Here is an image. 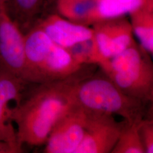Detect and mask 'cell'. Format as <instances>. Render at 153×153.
<instances>
[{
    "label": "cell",
    "mask_w": 153,
    "mask_h": 153,
    "mask_svg": "<svg viewBox=\"0 0 153 153\" xmlns=\"http://www.w3.org/2000/svg\"><path fill=\"white\" fill-rule=\"evenodd\" d=\"M39 85L27 98L9 110L21 146L45 144L56 121L73 105L66 95L63 81Z\"/></svg>",
    "instance_id": "6da1fadb"
},
{
    "label": "cell",
    "mask_w": 153,
    "mask_h": 153,
    "mask_svg": "<svg viewBox=\"0 0 153 153\" xmlns=\"http://www.w3.org/2000/svg\"><path fill=\"white\" fill-rule=\"evenodd\" d=\"M63 83L71 104L86 111L118 115L128 123L141 120L146 115L147 104L123 93L105 75L79 80L74 76Z\"/></svg>",
    "instance_id": "7a4b0ae2"
},
{
    "label": "cell",
    "mask_w": 153,
    "mask_h": 153,
    "mask_svg": "<svg viewBox=\"0 0 153 153\" xmlns=\"http://www.w3.org/2000/svg\"><path fill=\"white\" fill-rule=\"evenodd\" d=\"M25 64L21 79L26 83L64 81L75 76L83 67L38 25L25 34Z\"/></svg>",
    "instance_id": "3957f363"
},
{
    "label": "cell",
    "mask_w": 153,
    "mask_h": 153,
    "mask_svg": "<svg viewBox=\"0 0 153 153\" xmlns=\"http://www.w3.org/2000/svg\"><path fill=\"white\" fill-rule=\"evenodd\" d=\"M150 56L135 43L99 66L123 93L145 104H151L153 64Z\"/></svg>",
    "instance_id": "277c9868"
},
{
    "label": "cell",
    "mask_w": 153,
    "mask_h": 153,
    "mask_svg": "<svg viewBox=\"0 0 153 153\" xmlns=\"http://www.w3.org/2000/svg\"><path fill=\"white\" fill-rule=\"evenodd\" d=\"M86 121V112L73 105L56 121L45 143L44 153H76L83 138Z\"/></svg>",
    "instance_id": "5b68a950"
},
{
    "label": "cell",
    "mask_w": 153,
    "mask_h": 153,
    "mask_svg": "<svg viewBox=\"0 0 153 153\" xmlns=\"http://www.w3.org/2000/svg\"><path fill=\"white\" fill-rule=\"evenodd\" d=\"M85 111L87 121L85 134L75 153H111L126 121L119 123L113 115Z\"/></svg>",
    "instance_id": "8992f818"
},
{
    "label": "cell",
    "mask_w": 153,
    "mask_h": 153,
    "mask_svg": "<svg viewBox=\"0 0 153 153\" xmlns=\"http://www.w3.org/2000/svg\"><path fill=\"white\" fill-rule=\"evenodd\" d=\"M25 64V34L0 5V68L21 78Z\"/></svg>",
    "instance_id": "52a82bcc"
},
{
    "label": "cell",
    "mask_w": 153,
    "mask_h": 153,
    "mask_svg": "<svg viewBox=\"0 0 153 153\" xmlns=\"http://www.w3.org/2000/svg\"><path fill=\"white\" fill-rule=\"evenodd\" d=\"M93 29L102 59L99 65L136 43L130 21L124 16L97 22L93 25Z\"/></svg>",
    "instance_id": "ba28073f"
},
{
    "label": "cell",
    "mask_w": 153,
    "mask_h": 153,
    "mask_svg": "<svg viewBox=\"0 0 153 153\" xmlns=\"http://www.w3.org/2000/svg\"><path fill=\"white\" fill-rule=\"evenodd\" d=\"M19 77L0 68V141L9 145L15 153H22L13 122L9 117V103L19 102L24 84Z\"/></svg>",
    "instance_id": "9c48e42d"
},
{
    "label": "cell",
    "mask_w": 153,
    "mask_h": 153,
    "mask_svg": "<svg viewBox=\"0 0 153 153\" xmlns=\"http://www.w3.org/2000/svg\"><path fill=\"white\" fill-rule=\"evenodd\" d=\"M38 25L55 43L65 48L94 36L93 28L71 22L57 14L50 15Z\"/></svg>",
    "instance_id": "30bf717a"
},
{
    "label": "cell",
    "mask_w": 153,
    "mask_h": 153,
    "mask_svg": "<svg viewBox=\"0 0 153 153\" xmlns=\"http://www.w3.org/2000/svg\"><path fill=\"white\" fill-rule=\"evenodd\" d=\"M129 14L133 33L138 39L141 47L153 55V0H146Z\"/></svg>",
    "instance_id": "8fae6325"
},
{
    "label": "cell",
    "mask_w": 153,
    "mask_h": 153,
    "mask_svg": "<svg viewBox=\"0 0 153 153\" xmlns=\"http://www.w3.org/2000/svg\"><path fill=\"white\" fill-rule=\"evenodd\" d=\"M60 16L77 24L87 26L98 22L95 0H56Z\"/></svg>",
    "instance_id": "7c38bea8"
},
{
    "label": "cell",
    "mask_w": 153,
    "mask_h": 153,
    "mask_svg": "<svg viewBox=\"0 0 153 153\" xmlns=\"http://www.w3.org/2000/svg\"><path fill=\"white\" fill-rule=\"evenodd\" d=\"M9 1L11 9L9 13L22 30L30 27L41 11L44 0H7V2Z\"/></svg>",
    "instance_id": "4fadbf2b"
},
{
    "label": "cell",
    "mask_w": 153,
    "mask_h": 153,
    "mask_svg": "<svg viewBox=\"0 0 153 153\" xmlns=\"http://www.w3.org/2000/svg\"><path fill=\"white\" fill-rule=\"evenodd\" d=\"M146 0L124 2L120 0H95L98 22L124 16L142 5Z\"/></svg>",
    "instance_id": "5bb4252c"
},
{
    "label": "cell",
    "mask_w": 153,
    "mask_h": 153,
    "mask_svg": "<svg viewBox=\"0 0 153 153\" xmlns=\"http://www.w3.org/2000/svg\"><path fill=\"white\" fill-rule=\"evenodd\" d=\"M139 121L133 123L126 122L111 153H145L138 133Z\"/></svg>",
    "instance_id": "9a60e30c"
},
{
    "label": "cell",
    "mask_w": 153,
    "mask_h": 153,
    "mask_svg": "<svg viewBox=\"0 0 153 153\" xmlns=\"http://www.w3.org/2000/svg\"><path fill=\"white\" fill-rule=\"evenodd\" d=\"M138 129L145 153H153V119L143 118L140 121L138 124Z\"/></svg>",
    "instance_id": "2e32d148"
},
{
    "label": "cell",
    "mask_w": 153,
    "mask_h": 153,
    "mask_svg": "<svg viewBox=\"0 0 153 153\" xmlns=\"http://www.w3.org/2000/svg\"><path fill=\"white\" fill-rule=\"evenodd\" d=\"M0 153H15V152L9 145L0 141Z\"/></svg>",
    "instance_id": "e0dca14e"
},
{
    "label": "cell",
    "mask_w": 153,
    "mask_h": 153,
    "mask_svg": "<svg viewBox=\"0 0 153 153\" xmlns=\"http://www.w3.org/2000/svg\"><path fill=\"white\" fill-rule=\"evenodd\" d=\"M123 2H136L138 0H120Z\"/></svg>",
    "instance_id": "ac0fdd59"
},
{
    "label": "cell",
    "mask_w": 153,
    "mask_h": 153,
    "mask_svg": "<svg viewBox=\"0 0 153 153\" xmlns=\"http://www.w3.org/2000/svg\"><path fill=\"white\" fill-rule=\"evenodd\" d=\"M7 0H0V5L3 4H6Z\"/></svg>",
    "instance_id": "d6986e66"
}]
</instances>
